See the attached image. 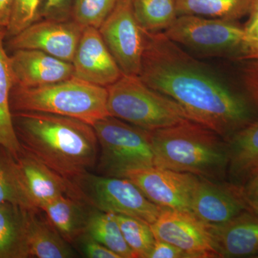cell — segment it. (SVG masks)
Returning a JSON list of instances; mask_svg holds the SVG:
<instances>
[{"label": "cell", "mask_w": 258, "mask_h": 258, "mask_svg": "<svg viewBox=\"0 0 258 258\" xmlns=\"http://www.w3.org/2000/svg\"><path fill=\"white\" fill-rule=\"evenodd\" d=\"M86 233L120 258L135 257L122 235L115 214L102 212L93 208L88 218Z\"/></svg>", "instance_id": "cb8c5ba5"}, {"label": "cell", "mask_w": 258, "mask_h": 258, "mask_svg": "<svg viewBox=\"0 0 258 258\" xmlns=\"http://www.w3.org/2000/svg\"><path fill=\"white\" fill-rule=\"evenodd\" d=\"M83 27L71 20L46 19L35 22L8 42L13 50H37L71 62L83 31Z\"/></svg>", "instance_id": "8fae6325"}, {"label": "cell", "mask_w": 258, "mask_h": 258, "mask_svg": "<svg viewBox=\"0 0 258 258\" xmlns=\"http://www.w3.org/2000/svg\"><path fill=\"white\" fill-rule=\"evenodd\" d=\"M164 33L176 45L208 55L238 56L247 41L244 28L235 21L196 15H179Z\"/></svg>", "instance_id": "ba28073f"}, {"label": "cell", "mask_w": 258, "mask_h": 258, "mask_svg": "<svg viewBox=\"0 0 258 258\" xmlns=\"http://www.w3.org/2000/svg\"><path fill=\"white\" fill-rule=\"evenodd\" d=\"M238 57L244 61L242 80L249 101L258 108V42L245 45Z\"/></svg>", "instance_id": "f546056e"}, {"label": "cell", "mask_w": 258, "mask_h": 258, "mask_svg": "<svg viewBox=\"0 0 258 258\" xmlns=\"http://www.w3.org/2000/svg\"><path fill=\"white\" fill-rule=\"evenodd\" d=\"M208 227L219 257L258 255V216L246 210L221 225Z\"/></svg>", "instance_id": "e0dca14e"}, {"label": "cell", "mask_w": 258, "mask_h": 258, "mask_svg": "<svg viewBox=\"0 0 258 258\" xmlns=\"http://www.w3.org/2000/svg\"><path fill=\"white\" fill-rule=\"evenodd\" d=\"M244 29L247 36L246 44L258 42V0H254L249 14V20Z\"/></svg>", "instance_id": "836d02e7"}, {"label": "cell", "mask_w": 258, "mask_h": 258, "mask_svg": "<svg viewBox=\"0 0 258 258\" xmlns=\"http://www.w3.org/2000/svg\"><path fill=\"white\" fill-rule=\"evenodd\" d=\"M27 244L30 257L71 258L77 253L40 208L27 210Z\"/></svg>", "instance_id": "ac0fdd59"}, {"label": "cell", "mask_w": 258, "mask_h": 258, "mask_svg": "<svg viewBox=\"0 0 258 258\" xmlns=\"http://www.w3.org/2000/svg\"><path fill=\"white\" fill-rule=\"evenodd\" d=\"M77 245L84 257L88 258H120L114 252L98 241L95 240L87 233H83L74 244Z\"/></svg>", "instance_id": "4dcf8cb0"}, {"label": "cell", "mask_w": 258, "mask_h": 258, "mask_svg": "<svg viewBox=\"0 0 258 258\" xmlns=\"http://www.w3.org/2000/svg\"><path fill=\"white\" fill-rule=\"evenodd\" d=\"M228 146L230 182L242 185L258 166V119L245 125L226 141Z\"/></svg>", "instance_id": "d6986e66"}, {"label": "cell", "mask_w": 258, "mask_h": 258, "mask_svg": "<svg viewBox=\"0 0 258 258\" xmlns=\"http://www.w3.org/2000/svg\"><path fill=\"white\" fill-rule=\"evenodd\" d=\"M258 257V255H257V257Z\"/></svg>", "instance_id": "74e56055"}, {"label": "cell", "mask_w": 258, "mask_h": 258, "mask_svg": "<svg viewBox=\"0 0 258 258\" xmlns=\"http://www.w3.org/2000/svg\"><path fill=\"white\" fill-rule=\"evenodd\" d=\"M107 88L73 76L38 88L15 86L10 94L12 112H41L71 117L93 125L109 116Z\"/></svg>", "instance_id": "277c9868"}, {"label": "cell", "mask_w": 258, "mask_h": 258, "mask_svg": "<svg viewBox=\"0 0 258 258\" xmlns=\"http://www.w3.org/2000/svg\"><path fill=\"white\" fill-rule=\"evenodd\" d=\"M119 0H75L72 20L83 28L99 29Z\"/></svg>", "instance_id": "83f0119b"}, {"label": "cell", "mask_w": 258, "mask_h": 258, "mask_svg": "<svg viewBox=\"0 0 258 258\" xmlns=\"http://www.w3.org/2000/svg\"><path fill=\"white\" fill-rule=\"evenodd\" d=\"M15 159L25 189L35 208L41 209L49 202L60 196L80 199L71 180L57 174L23 148L15 156Z\"/></svg>", "instance_id": "9a60e30c"}, {"label": "cell", "mask_w": 258, "mask_h": 258, "mask_svg": "<svg viewBox=\"0 0 258 258\" xmlns=\"http://www.w3.org/2000/svg\"><path fill=\"white\" fill-rule=\"evenodd\" d=\"M6 28H0V145L17 156L22 150L13 120L10 107V94L15 81L10 56L5 50L4 41Z\"/></svg>", "instance_id": "7402d4cb"}, {"label": "cell", "mask_w": 258, "mask_h": 258, "mask_svg": "<svg viewBox=\"0 0 258 258\" xmlns=\"http://www.w3.org/2000/svg\"><path fill=\"white\" fill-rule=\"evenodd\" d=\"M13 120L22 148L66 179L96 167L99 146L92 125L41 112H15Z\"/></svg>", "instance_id": "7a4b0ae2"}, {"label": "cell", "mask_w": 258, "mask_h": 258, "mask_svg": "<svg viewBox=\"0 0 258 258\" xmlns=\"http://www.w3.org/2000/svg\"><path fill=\"white\" fill-rule=\"evenodd\" d=\"M92 126L99 146L100 175L123 178L127 171L154 166L149 131L111 115Z\"/></svg>", "instance_id": "8992f818"}, {"label": "cell", "mask_w": 258, "mask_h": 258, "mask_svg": "<svg viewBox=\"0 0 258 258\" xmlns=\"http://www.w3.org/2000/svg\"><path fill=\"white\" fill-rule=\"evenodd\" d=\"M254 0H176L178 15L236 21L249 15Z\"/></svg>", "instance_id": "603a6c76"}, {"label": "cell", "mask_w": 258, "mask_h": 258, "mask_svg": "<svg viewBox=\"0 0 258 258\" xmlns=\"http://www.w3.org/2000/svg\"><path fill=\"white\" fill-rule=\"evenodd\" d=\"M249 211L253 212L254 215L258 216V203L251 206L250 208H249Z\"/></svg>", "instance_id": "8d00e7d4"}, {"label": "cell", "mask_w": 258, "mask_h": 258, "mask_svg": "<svg viewBox=\"0 0 258 258\" xmlns=\"http://www.w3.org/2000/svg\"><path fill=\"white\" fill-rule=\"evenodd\" d=\"M115 217L135 257L147 258L156 241L150 224L127 215L115 214Z\"/></svg>", "instance_id": "4316f807"}, {"label": "cell", "mask_w": 258, "mask_h": 258, "mask_svg": "<svg viewBox=\"0 0 258 258\" xmlns=\"http://www.w3.org/2000/svg\"><path fill=\"white\" fill-rule=\"evenodd\" d=\"M249 210L240 186L199 177L191 201V213L208 227L221 225Z\"/></svg>", "instance_id": "4fadbf2b"}, {"label": "cell", "mask_w": 258, "mask_h": 258, "mask_svg": "<svg viewBox=\"0 0 258 258\" xmlns=\"http://www.w3.org/2000/svg\"><path fill=\"white\" fill-rule=\"evenodd\" d=\"M13 3V0H0V28L8 27Z\"/></svg>", "instance_id": "e575fe53"}, {"label": "cell", "mask_w": 258, "mask_h": 258, "mask_svg": "<svg viewBox=\"0 0 258 258\" xmlns=\"http://www.w3.org/2000/svg\"><path fill=\"white\" fill-rule=\"evenodd\" d=\"M106 88L109 115L144 130L152 132L190 120L176 101L148 86L139 76L123 75Z\"/></svg>", "instance_id": "5b68a950"}, {"label": "cell", "mask_w": 258, "mask_h": 258, "mask_svg": "<svg viewBox=\"0 0 258 258\" xmlns=\"http://www.w3.org/2000/svg\"><path fill=\"white\" fill-rule=\"evenodd\" d=\"M150 226L157 240L179 247L189 258L219 257L208 227L191 212L163 208Z\"/></svg>", "instance_id": "7c38bea8"}, {"label": "cell", "mask_w": 258, "mask_h": 258, "mask_svg": "<svg viewBox=\"0 0 258 258\" xmlns=\"http://www.w3.org/2000/svg\"><path fill=\"white\" fill-rule=\"evenodd\" d=\"M71 181L80 199L102 212L136 217L152 224L163 209L148 200L126 178L103 176L87 171Z\"/></svg>", "instance_id": "52a82bcc"}, {"label": "cell", "mask_w": 258, "mask_h": 258, "mask_svg": "<svg viewBox=\"0 0 258 258\" xmlns=\"http://www.w3.org/2000/svg\"><path fill=\"white\" fill-rule=\"evenodd\" d=\"M42 0H13L7 35L15 36L36 22Z\"/></svg>", "instance_id": "f1b7e54d"}, {"label": "cell", "mask_w": 258, "mask_h": 258, "mask_svg": "<svg viewBox=\"0 0 258 258\" xmlns=\"http://www.w3.org/2000/svg\"><path fill=\"white\" fill-rule=\"evenodd\" d=\"M98 30L122 74L139 76L145 32L136 20L132 0H119Z\"/></svg>", "instance_id": "9c48e42d"}, {"label": "cell", "mask_w": 258, "mask_h": 258, "mask_svg": "<svg viewBox=\"0 0 258 258\" xmlns=\"http://www.w3.org/2000/svg\"><path fill=\"white\" fill-rule=\"evenodd\" d=\"M240 187L249 209L258 203V166L240 185Z\"/></svg>", "instance_id": "d6a6232c"}, {"label": "cell", "mask_w": 258, "mask_h": 258, "mask_svg": "<svg viewBox=\"0 0 258 258\" xmlns=\"http://www.w3.org/2000/svg\"><path fill=\"white\" fill-rule=\"evenodd\" d=\"M71 0H43L44 15L51 16L54 13L63 9Z\"/></svg>", "instance_id": "d590c367"}, {"label": "cell", "mask_w": 258, "mask_h": 258, "mask_svg": "<svg viewBox=\"0 0 258 258\" xmlns=\"http://www.w3.org/2000/svg\"><path fill=\"white\" fill-rule=\"evenodd\" d=\"M136 20L144 31L167 30L178 18L176 0H132Z\"/></svg>", "instance_id": "484cf974"}, {"label": "cell", "mask_w": 258, "mask_h": 258, "mask_svg": "<svg viewBox=\"0 0 258 258\" xmlns=\"http://www.w3.org/2000/svg\"><path fill=\"white\" fill-rule=\"evenodd\" d=\"M147 258H189L182 249L164 241L157 240Z\"/></svg>", "instance_id": "1f68e13d"}, {"label": "cell", "mask_w": 258, "mask_h": 258, "mask_svg": "<svg viewBox=\"0 0 258 258\" xmlns=\"http://www.w3.org/2000/svg\"><path fill=\"white\" fill-rule=\"evenodd\" d=\"M15 86L38 88L74 76L71 62L60 60L37 50H14L10 56Z\"/></svg>", "instance_id": "2e32d148"}, {"label": "cell", "mask_w": 258, "mask_h": 258, "mask_svg": "<svg viewBox=\"0 0 258 258\" xmlns=\"http://www.w3.org/2000/svg\"><path fill=\"white\" fill-rule=\"evenodd\" d=\"M10 203L25 208H33L15 157L0 145V204Z\"/></svg>", "instance_id": "d4e9b609"}, {"label": "cell", "mask_w": 258, "mask_h": 258, "mask_svg": "<svg viewBox=\"0 0 258 258\" xmlns=\"http://www.w3.org/2000/svg\"><path fill=\"white\" fill-rule=\"evenodd\" d=\"M123 178L132 181L157 206L191 212V197L199 176L151 166L127 171Z\"/></svg>", "instance_id": "30bf717a"}, {"label": "cell", "mask_w": 258, "mask_h": 258, "mask_svg": "<svg viewBox=\"0 0 258 258\" xmlns=\"http://www.w3.org/2000/svg\"><path fill=\"white\" fill-rule=\"evenodd\" d=\"M72 64L75 77L102 87L123 76L99 30L91 27L83 29Z\"/></svg>", "instance_id": "5bb4252c"}, {"label": "cell", "mask_w": 258, "mask_h": 258, "mask_svg": "<svg viewBox=\"0 0 258 258\" xmlns=\"http://www.w3.org/2000/svg\"><path fill=\"white\" fill-rule=\"evenodd\" d=\"M150 135L156 167L217 181L227 176L228 146L211 129L187 120Z\"/></svg>", "instance_id": "3957f363"}, {"label": "cell", "mask_w": 258, "mask_h": 258, "mask_svg": "<svg viewBox=\"0 0 258 258\" xmlns=\"http://www.w3.org/2000/svg\"><path fill=\"white\" fill-rule=\"evenodd\" d=\"M10 203L0 204V258H27V210Z\"/></svg>", "instance_id": "44dd1931"}, {"label": "cell", "mask_w": 258, "mask_h": 258, "mask_svg": "<svg viewBox=\"0 0 258 258\" xmlns=\"http://www.w3.org/2000/svg\"><path fill=\"white\" fill-rule=\"evenodd\" d=\"M145 32L139 77L174 100L190 120L225 141L252 121V103L190 57L164 32Z\"/></svg>", "instance_id": "6da1fadb"}, {"label": "cell", "mask_w": 258, "mask_h": 258, "mask_svg": "<svg viewBox=\"0 0 258 258\" xmlns=\"http://www.w3.org/2000/svg\"><path fill=\"white\" fill-rule=\"evenodd\" d=\"M41 209L57 232L71 244L86 232L93 210L83 200L69 196L54 199Z\"/></svg>", "instance_id": "ffe728a7"}]
</instances>
